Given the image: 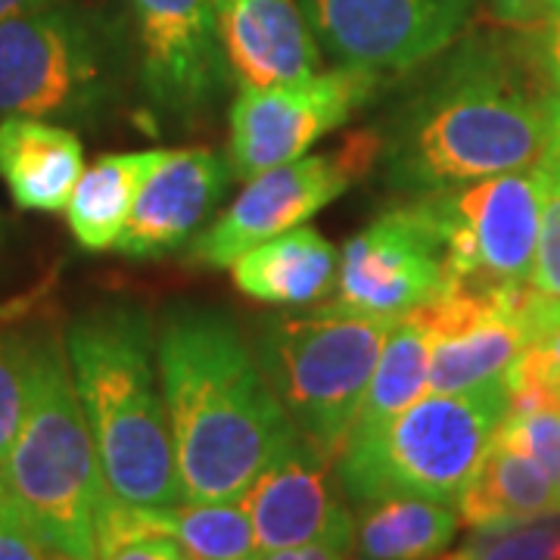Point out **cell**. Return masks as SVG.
<instances>
[{"label":"cell","instance_id":"cell-4","mask_svg":"<svg viewBox=\"0 0 560 560\" xmlns=\"http://www.w3.org/2000/svg\"><path fill=\"white\" fill-rule=\"evenodd\" d=\"M0 489L50 551L97 560L106 482L75 393L66 337L54 327L38 324L35 330L28 411L0 467Z\"/></svg>","mask_w":560,"mask_h":560},{"label":"cell","instance_id":"cell-8","mask_svg":"<svg viewBox=\"0 0 560 560\" xmlns=\"http://www.w3.org/2000/svg\"><path fill=\"white\" fill-rule=\"evenodd\" d=\"M539 168L470 180L420 200L445 243V283L517 287L533 280L541 228Z\"/></svg>","mask_w":560,"mask_h":560},{"label":"cell","instance_id":"cell-33","mask_svg":"<svg viewBox=\"0 0 560 560\" xmlns=\"http://www.w3.org/2000/svg\"><path fill=\"white\" fill-rule=\"evenodd\" d=\"M253 560H352V551L327 545V541H308V545H296V548L259 551Z\"/></svg>","mask_w":560,"mask_h":560},{"label":"cell","instance_id":"cell-29","mask_svg":"<svg viewBox=\"0 0 560 560\" xmlns=\"http://www.w3.org/2000/svg\"><path fill=\"white\" fill-rule=\"evenodd\" d=\"M495 442L541 464L555 480L560 477V408H539L501 420Z\"/></svg>","mask_w":560,"mask_h":560},{"label":"cell","instance_id":"cell-21","mask_svg":"<svg viewBox=\"0 0 560 560\" xmlns=\"http://www.w3.org/2000/svg\"><path fill=\"white\" fill-rule=\"evenodd\" d=\"M555 489L558 480L541 464L492 442L474 477L460 489V523L480 529L495 523L539 517L555 508Z\"/></svg>","mask_w":560,"mask_h":560},{"label":"cell","instance_id":"cell-26","mask_svg":"<svg viewBox=\"0 0 560 560\" xmlns=\"http://www.w3.org/2000/svg\"><path fill=\"white\" fill-rule=\"evenodd\" d=\"M445 560H560V511L480 526Z\"/></svg>","mask_w":560,"mask_h":560},{"label":"cell","instance_id":"cell-30","mask_svg":"<svg viewBox=\"0 0 560 560\" xmlns=\"http://www.w3.org/2000/svg\"><path fill=\"white\" fill-rule=\"evenodd\" d=\"M50 548L35 536V529L3 499L0 511V560H47Z\"/></svg>","mask_w":560,"mask_h":560},{"label":"cell","instance_id":"cell-18","mask_svg":"<svg viewBox=\"0 0 560 560\" xmlns=\"http://www.w3.org/2000/svg\"><path fill=\"white\" fill-rule=\"evenodd\" d=\"M84 172L75 131L32 116L0 119V180L25 212H66Z\"/></svg>","mask_w":560,"mask_h":560},{"label":"cell","instance_id":"cell-2","mask_svg":"<svg viewBox=\"0 0 560 560\" xmlns=\"http://www.w3.org/2000/svg\"><path fill=\"white\" fill-rule=\"evenodd\" d=\"M156 364L184 501H241L302 440L241 327L219 308L168 305Z\"/></svg>","mask_w":560,"mask_h":560},{"label":"cell","instance_id":"cell-22","mask_svg":"<svg viewBox=\"0 0 560 560\" xmlns=\"http://www.w3.org/2000/svg\"><path fill=\"white\" fill-rule=\"evenodd\" d=\"M460 529L448 501L396 495L368 501L355 523V548L371 560H433L445 555Z\"/></svg>","mask_w":560,"mask_h":560},{"label":"cell","instance_id":"cell-38","mask_svg":"<svg viewBox=\"0 0 560 560\" xmlns=\"http://www.w3.org/2000/svg\"><path fill=\"white\" fill-rule=\"evenodd\" d=\"M0 511H3V489H0Z\"/></svg>","mask_w":560,"mask_h":560},{"label":"cell","instance_id":"cell-23","mask_svg":"<svg viewBox=\"0 0 560 560\" xmlns=\"http://www.w3.org/2000/svg\"><path fill=\"white\" fill-rule=\"evenodd\" d=\"M430 389V334L418 315H405L393 324L371 386L361 401L352 430H371L396 418Z\"/></svg>","mask_w":560,"mask_h":560},{"label":"cell","instance_id":"cell-3","mask_svg":"<svg viewBox=\"0 0 560 560\" xmlns=\"http://www.w3.org/2000/svg\"><path fill=\"white\" fill-rule=\"evenodd\" d=\"M66 355L113 499L135 508L184 501L156 327L138 302H101L69 324Z\"/></svg>","mask_w":560,"mask_h":560},{"label":"cell","instance_id":"cell-32","mask_svg":"<svg viewBox=\"0 0 560 560\" xmlns=\"http://www.w3.org/2000/svg\"><path fill=\"white\" fill-rule=\"evenodd\" d=\"M492 13L508 25L533 28L560 16V0H489Z\"/></svg>","mask_w":560,"mask_h":560},{"label":"cell","instance_id":"cell-7","mask_svg":"<svg viewBox=\"0 0 560 560\" xmlns=\"http://www.w3.org/2000/svg\"><path fill=\"white\" fill-rule=\"evenodd\" d=\"M393 324L330 305L261 324L256 359L265 377L302 440L334 464L359 420Z\"/></svg>","mask_w":560,"mask_h":560},{"label":"cell","instance_id":"cell-31","mask_svg":"<svg viewBox=\"0 0 560 560\" xmlns=\"http://www.w3.org/2000/svg\"><path fill=\"white\" fill-rule=\"evenodd\" d=\"M526 44L533 50V60L539 66L541 79L548 81L555 101L560 103V16L526 28Z\"/></svg>","mask_w":560,"mask_h":560},{"label":"cell","instance_id":"cell-17","mask_svg":"<svg viewBox=\"0 0 560 560\" xmlns=\"http://www.w3.org/2000/svg\"><path fill=\"white\" fill-rule=\"evenodd\" d=\"M224 60L243 88L318 75V44L296 0H212Z\"/></svg>","mask_w":560,"mask_h":560},{"label":"cell","instance_id":"cell-1","mask_svg":"<svg viewBox=\"0 0 560 560\" xmlns=\"http://www.w3.org/2000/svg\"><path fill=\"white\" fill-rule=\"evenodd\" d=\"M423 66L381 131L389 187L423 197L529 172L560 147V103L526 38L477 32Z\"/></svg>","mask_w":560,"mask_h":560},{"label":"cell","instance_id":"cell-24","mask_svg":"<svg viewBox=\"0 0 560 560\" xmlns=\"http://www.w3.org/2000/svg\"><path fill=\"white\" fill-rule=\"evenodd\" d=\"M168 533L194 560H253L256 529L237 501H180L165 508Z\"/></svg>","mask_w":560,"mask_h":560},{"label":"cell","instance_id":"cell-12","mask_svg":"<svg viewBox=\"0 0 560 560\" xmlns=\"http://www.w3.org/2000/svg\"><path fill=\"white\" fill-rule=\"evenodd\" d=\"M445 287V243L423 200L396 206L346 243L330 308L399 320Z\"/></svg>","mask_w":560,"mask_h":560},{"label":"cell","instance_id":"cell-27","mask_svg":"<svg viewBox=\"0 0 560 560\" xmlns=\"http://www.w3.org/2000/svg\"><path fill=\"white\" fill-rule=\"evenodd\" d=\"M35 330L38 327L0 315V467L20 436L22 420L28 411Z\"/></svg>","mask_w":560,"mask_h":560},{"label":"cell","instance_id":"cell-36","mask_svg":"<svg viewBox=\"0 0 560 560\" xmlns=\"http://www.w3.org/2000/svg\"><path fill=\"white\" fill-rule=\"evenodd\" d=\"M551 511H560V477H558V489H555V508Z\"/></svg>","mask_w":560,"mask_h":560},{"label":"cell","instance_id":"cell-28","mask_svg":"<svg viewBox=\"0 0 560 560\" xmlns=\"http://www.w3.org/2000/svg\"><path fill=\"white\" fill-rule=\"evenodd\" d=\"M536 168L541 175L545 197H541V228L533 287L551 300H560V156L551 153Z\"/></svg>","mask_w":560,"mask_h":560},{"label":"cell","instance_id":"cell-13","mask_svg":"<svg viewBox=\"0 0 560 560\" xmlns=\"http://www.w3.org/2000/svg\"><path fill=\"white\" fill-rule=\"evenodd\" d=\"M474 0H302L320 47L371 72H411L452 47L470 20Z\"/></svg>","mask_w":560,"mask_h":560},{"label":"cell","instance_id":"cell-14","mask_svg":"<svg viewBox=\"0 0 560 560\" xmlns=\"http://www.w3.org/2000/svg\"><path fill=\"white\" fill-rule=\"evenodd\" d=\"M511 296L514 287L445 283L411 312L430 334V393H460L508 374L526 349Z\"/></svg>","mask_w":560,"mask_h":560},{"label":"cell","instance_id":"cell-37","mask_svg":"<svg viewBox=\"0 0 560 560\" xmlns=\"http://www.w3.org/2000/svg\"><path fill=\"white\" fill-rule=\"evenodd\" d=\"M0 243H3V219H0Z\"/></svg>","mask_w":560,"mask_h":560},{"label":"cell","instance_id":"cell-39","mask_svg":"<svg viewBox=\"0 0 560 560\" xmlns=\"http://www.w3.org/2000/svg\"><path fill=\"white\" fill-rule=\"evenodd\" d=\"M359 560H371V558H361V555H359Z\"/></svg>","mask_w":560,"mask_h":560},{"label":"cell","instance_id":"cell-11","mask_svg":"<svg viewBox=\"0 0 560 560\" xmlns=\"http://www.w3.org/2000/svg\"><path fill=\"white\" fill-rule=\"evenodd\" d=\"M381 84V72L337 66L293 84L243 88L231 103V172L249 180L275 165L300 160L315 140L352 119Z\"/></svg>","mask_w":560,"mask_h":560},{"label":"cell","instance_id":"cell-9","mask_svg":"<svg viewBox=\"0 0 560 560\" xmlns=\"http://www.w3.org/2000/svg\"><path fill=\"white\" fill-rule=\"evenodd\" d=\"M381 147L377 131H352L327 153L300 156L249 178L228 212H221L187 246V261L200 268H224L253 246L300 228L364 178L381 160Z\"/></svg>","mask_w":560,"mask_h":560},{"label":"cell","instance_id":"cell-10","mask_svg":"<svg viewBox=\"0 0 560 560\" xmlns=\"http://www.w3.org/2000/svg\"><path fill=\"white\" fill-rule=\"evenodd\" d=\"M138 81L147 116L160 125H197L231 88L212 0H131Z\"/></svg>","mask_w":560,"mask_h":560},{"label":"cell","instance_id":"cell-15","mask_svg":"<svg viewBox=\"0 0 560 560\" xmlns=\"http://www.w3.org/2000/svg\"><path fill=\"white\" fill-rule=\"evenodd\" d=\"M342 495L346 492L334 460L300 440L246 489L241 504L253 521L259 551L296 548L308 541H327L352 551L355 517Z\"/></svg>","mask_w":560,"mask_h":560},{"label":"cell","instance_id":"cell-16","mask_svg":"<svg viewBox=\"0 0 560 560\" xmlns=\"http://www.w3.org/2000/svg\"><path fill=\"white\" fill-rule=\"evenodd\" d=\"M231 168L209 147L162 150V160L140 184L119 249L128 259H165L215 215L228 194Z\"/></svg>","mask_w":560,"mask_h":560},{"label":"cell","instance_id":"cell-35","mask_svg":"<svg viewBox=\"0 0 560 560\" xmlns=\"http://www.w3.org/2000/svg\"><path fill=\"white\" fill-rule=\"evenodd\" d=\"M47 560H79V558H69V555H60V551H50V558Z\"/></svg>","mask_w":560,"mask_h":560},{"label":"cell","instance_id":"cell-5","mask_svg":"<svg viewBox=\"0 0 560 560\" xmlns=\"http://www.w3.org/2000/svg\"><path fill=\"white\" fill-rule=\"evenodd\" d=\"M135 47L109 7L62 0L0 22V119L101 125L125 97Z\"/></svg>","mask_w":560,"mask_h":560},{"label":"cell","instance_id":"cell-34","mask_svg":"<svg viewBox=\"0 0 560 560\" xmlns=\"http://www.w3.org/2000/svg\"><path fill=\"white\" fill-rule=\"evenodd\" d=\"M54 3H62V0H0V22L16 20L25 13H38V10L54 7Z\"/></svg>","mask_w":560,"mask_h":560},{"label":"cell","instance_id":"cell-25","mask_svg":"<svg viewBox=\"0 0 560 560\" xmlns=\"http://www.w3.org/2000/svg\"><path fill=\"white\" fill-rule=\"evenodd\" d=\"M97 560H194L168 533L165 508H135L106 492L97 517Z\"/></svg>","mask_w":560,"mask_h":560},{"label":"cell","instance_id":"cell-19","mask_svg":"<svg viewBox=\"0 0 560 560\" xmlns=\"http://www.w3.org/2000/svg\"><path fill=\"white\" fill-rule=\"evenodd\" d=\"M231 275L249 300L312 308L337 283V249L315 228L300 224L243 253Z\"/></svg>","mask_w":560,"mask_h":560},{"label":"cell","instance_id":"cell-20","mask_svg":"<svg viewBox=\"0 0 560 560\" xmlns=\"http://www.w3.org/2000/svg\"><path fill=\"white\" fill-rule=\"evenodd\" d=\"M162 160V150H135V153H106L88 172H81L66 206V219L72 237L88 253L116 249L131 209L138 200L140 184Z\"/></svg>","mask_w":560,"mask_h":560},{"label":"cell","instance_id":"cell-6","mask_svg":"<svg viewBox=\"0 0 560 560\" xmlns=\"http://www.w3.org/2000/svg\"><path fill=\"white\" fill-rule=\"evenodd\" d=\"M508 383H480L460 393H430L396 418L352 430L337 458V480L352 501L396 495L458 501L508 418Z\"/></svg>","mask_w":560,"mask_h":560}]
</instances>
